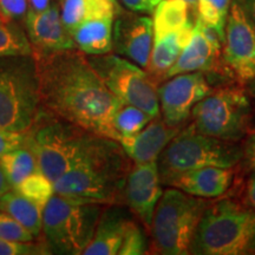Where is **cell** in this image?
Segmentation results:
<instances>
[{
  "instance_id": "cell-1",
  "label": "cell",
  "mask_w": 255,
  "mask_h": 255,
  "mask_svg": "<svg viewBox=\"0 0 255 255\" xmlns=\"http://www.w3.org/2000/svg\"><path fill=\"white\" fill-rule=\"evenodd\" d=\"M33 56L40 108L96 135L120 141L114 119L122 101L108 89L84 53L72 49Z\"/></svg>"
},
{
  "instance_id": "cell-2",
  "label": "cell",
  "mask_w": 255,
  "mask_h": 255,
  "mask_svg": "<svg viewBox=\"0 0 255 255\" xmlns=\"http://www.w3.org/2000/svg\"><path fill=\"white\" fill-rule=\"evenodd\" d=\"M131 159L119 141L96 135L81 158L53 183L55 193L102 205H120Z\"/></svg>"
},
{
  "instance_id": "cell-3",
  "label": "cell",
  "mask_w": 255,
  "mask_h": 255,
  "mask_svg": "<svg viewBox=\"0 0 255 255\" xmlns=\"http://www.w3.org/2000/svg\"><path fill=\"white\" fill-rule=\"evenodd\" d=\"M189 254H255V212L247 203L232 199L209 203L196 228Z\"/></svg>"
},
{
  "instance_id": "cell-4",
  "label": "cell",
  "mask_w": 255,
  "mask_h": 255,
  "mask_svg": "<svg viewBox=\"0 0 255 255\" xmlns=\"http://www.w3.org/2000/svg\"><path fill=\"white\" fill-rule=\"evenodd\" d=\"M95 136L40 108L33 124L25 131L24 145L36 156L41 173L55 183L82 157Z\"/></svg>"
},
{
  "instance_id": "cell-5",
  "label": "cell",
  "mask_w": 255,
  "mask_h": 255,
  "mask_svg": "<svg viewBox=\"0 0 255 255\" xmlns=\"http://www.w3.org/2000/svg\"><path fill=\"white\" fill-rule=\"evenodd\" d=\"M102 210V203L53 194L43 210V233L50 253H84Z\"/></svg>"
},
{
  "instance_id": "cell-6",
  "label": "cell",
  "mask_w": 255,
  "mask_h": 255,
  "mask_svg": "<svg viewBox=\"0 0 255 255\" xmlns=\"http://www.w3.org/2000/svg\"><path fill=\"white\" fill-rule=\"evenodd\" d=\"M40 110L39 78L36 58H0V129L25 132Z\"/></svg>"
},
{
  "instance_id": "cell-7",
  "label": "cell",
  "mask_w": 255,
  "mask_h": 255,
  "mask_svg": "<svg viewBox=\"0 0 255 255\" xmlns=\"http://www.w3.org/2000/svg\"><path fill=\"white\" fill-rule=\"evenodd\" d=\"M244 151L238 142L223 141L187 128L169 142L157 158L161 182L170 181L186 171L203 167L234 168L242 161Z\"/></svg>"
},
{
  "instance_id": "cell-8",
  "label": "cell",
  "mask_w": 255,
  "mask_h": 255,
  "mask_svg": "<svg viewBox=\"0 0 255 255\" xmlns=\"http://www.w3.org/2000/svg\"><path fill=\"white\" fill-rule=\"evenodd\" d=\"M209 202L177 188L163 191L150 227L152 248L163 255L189 254L196 228Z\"/></svg>"
},
{
  "instance_id": "cell-9",
  "label": "cell",
  "mask_w": 255,
  "mask_h": 255,
  "mask_svg": "<svg viewBox=\"0 0 255 255\" xmlns=\"http://www.w3.org/2000/svg\"><path fill=\"white\" fill-rule=\"evenodd\" d=\"M246 89L223 87L207 95L191 110V127L203 135L239 142L250 133L253 111Z\"/></svg>"
},
{
  "instance_id": "cell-10",
  "label": "cell",
  "mask_w": 255,
  "mask_h": 255,
  "mask_svg": "<svg viewBox=\"0 0 255 255\" xmlns=\"http://www.w3.org/2000/svg\"><path fill=\"white\" fill-rule=\"evenodd\" d=\"M104 84L123 103L135 105L151 117L161 116L159 113L157 83L131 60L117 55L87 56Z\"/></svg>"
},
{
  "instance_id": "cell-11",
  "label": "cell",
  "mask_w": 255,
  "mask_h": 255,
  "mask_svg": "<svg viewBox=\"0 0 255 255\" xmlns=\"http://www.w3.org/2000/svg\"><path fill=\"white\" fill-rule=\"evenodd\" d=\"M222 63L238 82L255 79V26L235 0L226 21Z\"/></svg>"
},
{
  "instance_id": "cell-12",
  "label": "cell",
  "mask_w": 255,
  "mask_h": 255,
  "mask_svg": "<svg viewBox=\"0 0 255 255\" xmlns=\"http://www.w3.org/2000/svg\"><path fill=\"white\" fill-rule=\"evenodd\" d=\"M212 92L205 72H187L167 78L157 87L159 113L169 127L180 128L191 110Z\"/></svg>"
},
{
  "instance_id": "cell-13",
  "label": "cell",
  "mask_w": 255,
  "mask_h": 255,
  "mask_svg": "<svg viewBox=\"0 0 255 255\" xmlns=\"http://www.w3.org/2000/svg\"><path fill=\"white\" fill-rule=\"evenodd\" d=\"M114 20L113 50L146 70L154 45L152 19L137 12L120 11Z\"/></svg>"
},
{
  "instance_id": "cell-14",
  "label": "cell",
  "mask_w": 255,
  "mask_h": 255,
  "mask_svg": "<svg viewBox=\"0 0 255 255\" xmlns=\"http://www.w3.org/2000/svg\"><path fill=\"white\" fill-rule=\"evenodd\" d=\"M162 194L157 161L132 165L124 186L123 202L148 229Z\"/></svg>"
},
{
  "instance_id": "cell-15",
  "label": "cell",
  "mask_w": 255,
  "mask_h": 255,
  "mask_svg": "<svg viewBox=\"0 0 255 255\" xmlns=\"http://www.w3.org/2000/svg\"><path fill=\"white\" fill-rule=\"evenodd\" d=\"M222 45L223 39L218 31L197 18L189 43L165 73L163 81L180 73L214 71L222 58Z\"/></svg>"
},
{
  "instance_id": "cell-16",
  "label": "cell",
  "mask_w": 255,
  "mask_h": 255,
  "mask_svg": "<svg viewBox=\"0 0 255 255\" xmlns=\"http://www.w3.org/2000/svg\"><path fill=\"white\" fill-rule=\"evenodd\" d=\"M25 21L33 55L76 49L58 6L52 5L43 12L27 11Z\"/></svg>"
},
{
  "instance_id": "cell-17",
  "label": "cell",
  "mask_w": 255,
  "mask_h": 255,
  "mask_svg": "<svg viewBox=\"0 0 255 255\" xmlns=\"http://www.w3.org/2000/svg\"><path fill=\"white\" fill-rule=\"evenodd\" d=\"M180 132V128L169 127L161 116L155 117L135 135L121 137L120 143L133 163L157 161L169 142Z\"/></svg>"
},
{
  "instance_id": "cell-18",
  "label": "cell",
  "mask_w": 255,
  "mask_h": 255,
  "mask_svg": "<svg viewBox=\"0 0 255 255\" xmlns=\"http://www.w3.org/2000/svg\"><path fill=\"white\" fill-rule=\"evenodd\" d=\"M234 168L203 167L178 175L168 184L191 196L212 200L225 195L234 181Z\"/></svg>"
},
{
  "instance_id": "cell-19",
  "label": "cell",
  "mask_w": 255,
  "mask_h": 255,
  "mask_svg": "<svg viewBox=\"0 0 255 255\" xmlns=\"http://www.w3.org/2000/svg\"><path fill=\"white\" fill-rule=\"evenodd\" d=\"M129 218L117 205L102 210L92 240L84 255H116L122 245Z\"/></svg>"
},
{
  "instance_id": "cell-20",
  "label": "cell",
  "mask_w": 255,
  "mask_h": 255,
  "mask_svg": "<svg viewBox=\"0 0 255 255\" xmlns=\"http://www.w3.org/2000/svg\"><path fill=\"white\" fill-rule=\"evenodd\" d=\"M193 31L194 24L189 20L177 32L168 34L161 39L154 40L146 71L155 79L156 83L163 81L165 73L174 65L180 53L189 43Z\"/></svg>"
},
{
  "instance_id": "cell-21",
  "label": "cell",
  "mask_w": 255,
  "mask_h": 255,
  "mask_svg": "<svg viewBox=\"0 0 255 255\" xmlns=\"http://www.w3.org/2000/svg\"><path fill=\"white\" fill-rule=\"evenodd\" d=\"M115 18L92 19L70 31L76 49L88 56L110 53L113 50V23Z\"/></svg>"
},
{
  "instance_id": "cell-22",
  "label": "cell",
  "mask_w": 255,
  "mask_h": 255,
  "mask_svg": "<svg viewBox=\"0 0 255 255\" xmlns=\"http://www.w3.org/2000/svg\"><path fill=\"white\" fill-rule=\"evenodd\" d=\"M121 11L113 0H63L60 14L69 31L92 19L115 18Z\"/></svg>"
},
{
  "instance_id": "cell-23",
  "label": "cell",
  "mask_w": 255,
  "mask_h": 255,
  "mask_svg": "<svg viewBox=\"0 0 255 255\" xmlns=\"http://www.w3.org/2000/svg\"><path fill=\"white\" fill-rule=\"evenodd\" d=\"M0 210L21 223L34 239L43 233V209L14 189L0 197Z\"/></svg>"
},
{
  "instance_id": "cell-24",
  "label": "cell",
  "mask_w": 255,
  "mask_h": 255,
  "mask_svg": "<svg viewBox=\"0 0 255 255\" xmlns=\"http://www.w3.org/2000/svg\"><path fill=\"white\" fill-rule=\"evenodd\" d=\"M188 11L184 0H162L154 11V40L181 30L189 21Z\"/></svg>"
},
{
  "instance_id": "cell-25",
  "label": "cell",
  "mask_w": 255,
  "mask_h": 255,
  "mask_svg": "<svg viewBox=\"0 0 255 255\" xmlns=\"http://www.w3.org/2000/svg\"><path fill=\"white\" fill-rule=\"evenodd\" d=\"M0 164L4 169L12 188L31 174L39 171L36 156L25 145L2 155L0 157Z\"/></svg>"
},
{
  "instance_id": "cell-26",
  "label": "cell",
  "mask_w": 255,
  "mask_h": 255,
  "mask_svg": "<svg viewBox=\"0 0 255 255\" xmlns=\"http://www.w3.org/2000/svg\"><path fill=\"white\" fill-rule=\"evenodd\" d=\"M31 55H33V49L23 28L15 20L0 13V58Z\"/></svg>"
},
{
  "instance_id": "cell-27",
  "label": "cell",
  "mask_w": 255,
  "mask_h": 255,
  "mask_svg": "<svg viewBox=\"0 0 255 255\" xmlns=\"http://www.w3.org/2000/svg\"><path fill=\"white\" fill-rule=\"evenodd\" d=\"M17 193L31 200L36 205L44 210L51 197L55 194V187L53 182L47 178L41 171H36L30 176L24 178L20 183H18L14 188Z\"/></svg>"
},
{
  "instance_id": "cell-28",
  "label": "cell",
  "mask_w": 255,
  "mask_h": 255,
  "mask_svg": "<svg viewBox=\"0 0 255 255\" xmlns=\"http://www.w3.org/2000/svg\"><path fill=\"white\" fill-rule=\"evenodd\" d=\"M154 119L135 105L123 103L120 105L119 110L114 119V127L116 132L121 137L135 135Z\"/></svg>"
},
{
  "instance_id": "cell-29",
  "label": "cell",
  "mask_w": 255,
  "mask_h": 255,
  "mask_svg": "<svg viewBox=\"0 0 255 255\" xmlns=\"http://www.w3.org/2000/svg\"><path fill=\"white\" fill-rule=\"evenodd\" d=\"M233 0H199L197 12L202 23L213 27L225 40V27Z\"/></svg>"
},
{
  "instance_id": "cell-30",
  "label": "cell",
  "mask_w": 255,
  "mask_h": 255,
  "mask_svg": "<svg viewBox=\"0 0 255 255\" xmlns=\"http://www.w3.org/2000/svg\"><path fill=\"white\" fill-rule=\"evenodd\" d=\"M148 251V241H146L144 232L139 227L138 223L129 220L127 223L126 232L122 245L119 251L120 255H141L146 254Z\"/></svg>"
},
{
  "instance_id": "cell-31",
  "label": "cell",
  "mask_w": 255,
  "mask_h": 255,
  "mask_svg": "<svg viewBox=\"0 0 255 255\" xmlns=\"http://www.w3.org/2000/svg\"><path fill=\"white\" fill-rule=\"evenodd\" d=\"M0 238L18 242H31L34 237L21 223L0 210Z\"/></svg>"
},
{
  "instance_id": "cell-32",
  "label": "cell",
  "mask_w": 255,
  "mask_h": 255,
  "mask_svg": "<svg viewBox=\"0 0 255 255\" xmlns=\"http://www.w3.org/2000/svg\"><path fill=\"white\" fill-rule=\"evenodd\" d=\"M50 254L47 246L33 242H18L0 238V255H39Z\"/></svg>"
},
{
  "instance_id": "cell-33",
  "label": "cell",
  "mask_w": 255,
  "mask_h": 255,
  "mask_svg": "<svg viewBox=\"0 0 255 255\" xmlns=\"http://www.w3.org/2000/svg\"><path fill=\"white\" fill-rule=\"evenodd\" d=\"M27 11V0H0V13L12 20L26 18Z\"/></svg>"
},
{
  "instance_id": "cell-34",
  "label": "cell",
  "mask_w": 255,
  "mask_h": 255,
  "mask_svg": "<svg viewBox=\"0 0 255 255\" xmlns=\"http://www.w3.org/2000/svg\"><path fill=\"white\" fill-rule=\"evenodd\" d=\"M25 132L0 129V157L7 152L24 145Z\"/></svg>"
},
{
  "instance_id": "cell-35",
  "label": "cell",
  "mask_w": 255,
  "mask_h": 255,
  "mask_svg": "<svg viewBox=\"0 0 255 255\" xmlns=\"http://www.w3.org/2000/svg\"><path fill=\"white\" fill-rule=\"evenodd\" d=\"M162 0H121V2L129 9V11L137 12V13H150L154 12Z\"/></svg>"
},
{
  "instance_id": "cell-36",
  "label": "cell",
  "mask_w": 255,
  "mask_h": 255,
  "mask_svg": "<svg viewBox=\"0 0 255 255\" xmlns=\"http://www.w3.org/2000/svg\"><path fill=\"white\" fill-rule=\"evenodd\" d=\"M246 137V141L242 146V151H244L242 159H245L247 167L252 171H255V131L248 133Z\"/></svg>"
},
{
  "instance_id": "cell-37",
  "label": "cell",
  "mask_w": 255,
  "mask_h": 255,
  "mask_svg": "<svg viewBox=\"0 0 255 255\" xmlns=\"http://www.w3.org/2000/svg\"><path fill=\"white\" fill-rule=\"evenodd\" d=\"M245 194H246V203L255 212V171L248 178Z\"/></svg>"
},
{
  "instance_id": "cell-38",
  "label": "cell",
  "mask_w": 255,
  "mask_h": 255,
  "mask_svg": "<svg viewBox=\"0 0 255 255\" xmlns=\"http://www.w3.org/2000/svg\"><path fill=\"white\" fill-rule=\"evenodd\" d=\"M255 26V0H235Z\"/></svg>"
},
{
  "instance_id": "cell-39",
  "label": "cell",
  "mask_w": 255,
  "mask_h": 255,
  "mask_svg": "<svg viewBox=\"0 0 255 255\" xmlns=\"http://www.w3.org/2000/svg\"><path fill=\"white\" fill-rule=\"evenodd\" d=\"M28 11L43 12L51 6V0H27Z\"/></svg>"
},
{
  "instance_id": "cell-40",
  "label": "cell",
  "mask_w": 255,
  "mask_h": 255,
  "mask_svg": "<svg viewBox=\"0 0 255 255\" xmlns=\"http://www.w3.org/2000/svg\"><path fill=\"white\" fill-rule=\"evenodd\" d=\"M12 189L11 183H9L7 176H6L4 169H2L1 164H0V197H1L4 194L7 193L8 190Z\"/></svg>"
},
{
  "instance_id": "cell-41",
  "label": "cell",
  "mask_w": 255,
  "mask_h": 255,
  "mask_svg": "<svg viewBox=\"0 0 255 255\" xmlns=\"http://www.w3.org/2000/svg\"><path fill=\"white\" fill-rule=\"evenodd\" d=\"M247 91L252 97L255 98V79L251 81L250 83H247Z\"/></svg>"
},
{
  "instance_id": "cell-42",
  "label": "cell",
  "mask_w": 255,
  "mask_h": 255,
  "mask_svg": "<svg viewBox=\"0 0 255 255\" xmlns=\"http://www.w3.org/2000/svg\"><path fill=\"white\" fill-rule=\"evenodd\" d=\"M184 1H186L189 6H191V7H195L199 0H184Z\"/></svg>"
},
{
  "instance_id": "cell-43",
  "label": "cell",
  "mask_w": 255,
  "mask_h": 255,
  "mask_svg": "<svg viewBox=\"0 0 255 255\" xmlns=\"http://www.w3.org/2000/svg\"><path fill=\"white\" fill-rule=\"evenodd\" d=\"M113 1H115V2H117V0H113Z\"/></svg>"
}]
</instances>
